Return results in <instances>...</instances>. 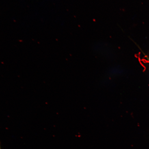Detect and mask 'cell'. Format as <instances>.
<instances>
[{"label": "cell", "mask_w": 149, "mask_h": 149, "mask_svg": "<svg viewBox=\"0 0 149 149\" xmlns=\"http://www.w3.org/2000/svg\"><path fill=\"white\" fill-rule=\"evenodd\" d=\"M0 149H1V143H0Z\"/></svg>", "instance_id": "cell-1"}]
</instances>
